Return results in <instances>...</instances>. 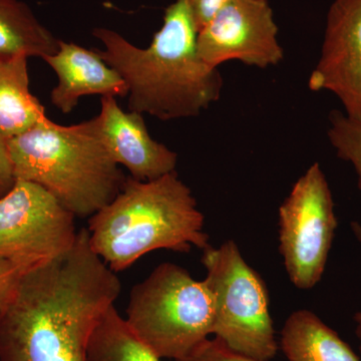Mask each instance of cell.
<instances>
[{"label": "cell", "mask_w": 361, "mask_h": 361, "mask_svg": "<svg viewBox=\"0 0 361 361\" xmlns=\"http://www.w3.org/2000/svg\"><path fill=\"white\" fill-rule=\"evenodd\" d=\"M121 291L118 273L80 230L68 251L21 277L0 312V361H87L92 334Z\"/></svg>", "instance_id": "cell-1"}, {"label": "cell", "mask_w": 361, "mask_h": 361, "mask_svg": "<svg viewBox=\"0 0 361 361\" xmlns=\"http://www.w3.org/2000/svg\"><path fill=\"white\" fill-rule=\"evenodd\" d=\"M198 33L186 0L166 8L163 25L146 49L115 30H92L104 47L97 49L99 56L128 85L129 110L161 121L199 116L219 99L223 78L201 58Z\"/></svg>", "instance_id": "cell-2"}, {"label": "cell", "mask_w": 361, "mask_h": 361, "mask_svg": "<svg viewBox=\"0 0 361 361\" xmlns=\"http://www.w3.org/2000/svg\"><path fill=\"white\" fill-rule=\"evenodd\" d=\"M92 250L116 273L149 252L205 250V217L177 173L158 179L128 177L122 190L89 220Z\"/></svg>", "instance_id": "cell-3"}, {"label": "cell", "mask_w": 361, "mask_h": 361, "mask_svg": "<svg viewBox=\"0 0 361 361\" xmlns=\"http://www.w3.org/2000/svg\"><path fill=\"white\" fill-rule=\"evenodd\" d=\"M16 180L44 188L75 218H90L127 177L104 149L96 118L61 126L49 118L7 141Z\"/></svg>", "instance_id": "cell-4"}, {"label": "cell", "mask_w": 361, "mask_h": 361, "mask_svg": "<svg viewBox=\"0 0 361 361\" xmlns=\"http://www.w3.org/2000/svg\"><path fill=\"white\" fill-rule=\"evenodd\" d=\"M125 320L160 360H180L212 336V292L185 268L161 263L133 287Z\"/></svg>", "instance_id": "cell-5"}, {"label": "cell", "mask_w": 361, "mask_h": 361, "mask_svg": "<svg viewBox=\"0 0 361 361\" xmlns=\"http://www.w3.org/2000/svg\"><path fill=\"white\" fill-rule=\"evenodd\" d=\"M206 283L212 292V336L239 355L269 361L278 351L269 296L260 275L232 240L203 250Z\"/></svg>", "instance_id": "cell-6"}, {"label": "cell", "mask_w": 361, "mask_h": 361, "mask_svg": "<svg viewBox=\"0 0 361 361\" xmlns=\"http://www.w3.org/2000/svg\"><path fill=\"white\" fill-rule=\"evenodd\" d=\"M337 225L329 182L313 164L279 208V250L297 288L310 290L322 280Z\"/></svg>", "instance_id": "cell-7"}, {"label": "cell", "mask_w": 361, "mask_h": 361, "mask_svg": "<svg viewBox=\"0 0 361 361\" xmlns=\"http://www.w3.org/2000/svg\"><path fill=\"white\" fill-rule=\"evenodd\" d=\"M75 219L44 188L16 180L0 197V261L26 273L54 260L75 243Z\"/></svg>", "instance_id": "cell-8"}, {"label": "cell", "mask_w": 361, "mask_h": 361, "mask_svg": "<svg viewBox=\"0 0 361 361\" xmlns=\"http://www.w3.org/2000/svg\"><path fill=\"white\" fill-rule=\"evenodd\" d=\"M278 32L269 0H228L199 30V54L216 68L230 61L267 68L284 58Z\"/></svg>", "instance_id": "cell-9"}, {"label": "cell", "mask_w": 361, "mask_h": 361, "mask_svg": "<svg viewBox=\"0 0 361 361\" xmlns=\"http://www.w3.org/2000/svg\"><path fill=\"white\" fill-rule=\"evenodd\" d=\"M308 87L313 92H331L344 115L361 122V0L332 2Z\"/></svg>", "instance_id": "cell-10"}, {"label": "cell", "mask_w": 361, "mask_h": 361, "mask_svg": "<svg viewBox=\"0 0 361 361\" xmlns=\"http://www.w3.org/2000/svg\"><path fill=\"white\" fill-rule=\"evenodd\" d=\"M94 118L104 149L130 177L151 180L176 172L177 153L151 137L142 114L123 111L115 97H102Z\"/></svg>", "instance_id": "cell-11"}, {"label": "cell", "mask_w": 361, "mask_h": 361, "mask_svg": "<svg viewBox=\"0 0 361 361\" xmlns=\"http://www.w3.org/2000/svg\"><path fill=\"white\" fill-rule=\"evenodd\" d=\"M59 84L52 90L51 103L63 114H70L87 96L125 97L128 85L120 73L102 59L97 49L59 40V49L44 59Z\"/></svg>", "instance_id": "cell-12"}, {"label": "cell", "mask_w": 361, "mask_h": 361, "mask_svg": "<svg viewBox=\"0 0 361 361\" xmlns=\"http://www.w3.org/2000/svg\"><path fill=\"white\" fill-rule=\"evenodd\" d=\"M27 56L0 58V137L9 141L47 120L30 90Z\"/></svg>", "instance_id": "cell-13"}, {"label": "cell", "mask_w": 361, "mask_h": 361, "mask_svg": "<svg viewBox=\"0 0 361 361\" xmlns=\"http://www.w3.org/2000/svg\"><path fill=\"white\" fill-rule=\"evenodd\" d=\"M280 346L287 361H360L336 331L306 310L287 318Z\"/></svg>", "instance_id": "cell-14"}, {"label": "cell", "mask_w": 361, "mask_h": 361, "mask_svg": "<svg viewBox=\"0 0 361 361\" xmlns=\"http://www.w3.org/2000/svg\"><path fill=\"white\" fill-rule=\"evenodd\" d=\"M59 39L20 0H0V58L25 56L44 59L59 49Z\"/></svg>", "instance_id": "cell-15"}, {"label": "cell", "mask_w": 361, "mask_h": 361, "mask_svg": "<svg viewBox=\"0 0 361 361\" xmlns=\"http://www.w3.org/2000/svg\"><path fill=\"white\" fill-rule=\"evenodd\" d=\"M87 361H161L128 326L115 305L104 313L87 348Z\"/></svg>", "instance_id": "cell-16"}, {"label": "cell", "mask_w": 361, "mask_h": 361, "mask_svg": "<svg viewBox=\"0 0 361 361\" xmlns=\"http://www.w3.org/2000/svg\"><path fill=\"white\" fill-rule=\"evenodd\" d=\"M327 135L337 157L355 169L361 193V122L348 118L343 111H332Z\"/></svg>", "instance_id": "cell-17"}, {"label": "cell", "mask_w": 361, "mask_h": 361, "mask_svg": "<svg viewBox=\"0 0 361 361\" xmlns=\"http://www.w3.org/2000/svg\"><path fill=\"white\" fill-rule=\"evenodd\" d=\"M177 361H261L234 353L223 345L216 338H208L189 353Z\"/></svg>", "instance_id": "cell-18"}, {"label": "cell", "mask_w": 361, "mask_h": 361, "mask_svg": "<svg viewBox=\"0 0 361 361\" xmlns=\"http://www.w3.org/2000/svg\"><path fill=\"white\" fill-rule=\"evenodd\" d=\"M25 274L13 263L0 261V312L11 302L21 277Z\"/></svg>", "instance_id": "cell-19"}, {"label": "cell", "mask_w": 361, "mask_h": 361, "mask_svg": "<svg viewBox=\"0 0 361 361\" xmlns=\"http://www.w3.org/2000/svg\"><path fill=\"white\" fill-rule=\"evenodd\" d=\"M186 1L193 14L197 27L200 30L228 0H186Z\"/></svg>", "instance_id": "cell-20"}, {"label": "cell", "mask_w": 361, "mask_h": 361, "mask_svg": "<svg viewBox=\"0 0 361 361\" xmlns=\"http://www.w3.org/2000/svg\"><path fill=\"white\" fill-rule=\"evenodd\" d=\"M16 183L13 166L9 158L7 142L0 137V197L6 194Z\"/></svg>", "instance_id": "cell-21"}, {"label": "cell", "mask_w": 361, "mask_h": 361, "mask_svg": "<svg viewBox=\"0 0 361 361\" xmlns=\"http://www.w3.org/2000/svg\"><path fill=\"white\" fill-rule=\"evenodd\" d=\"M355 334L360 342V350L361 353V310L358 311L355 316Z\"/></svg>", "instance_id": "cell-22"}, {"label": "cell", "mask_w": 361, "mask_h": 361, "mask_svg": "<svg viewBox=\"0 0 361 361\" xmlns=\"http://www.w3.org/2000/svg\"><path fill=\"white\" fill-rule=\"evenodd\" d=\"M351 229H353V232L355 233L356 238H357L358 241L361 242V224L357 222H353L351 224Z\"/></svg>", "instance_id": "cell-23"}]
</instances>
